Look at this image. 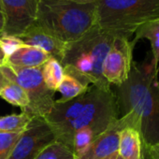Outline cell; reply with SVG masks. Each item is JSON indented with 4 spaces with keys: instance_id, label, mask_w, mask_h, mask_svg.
<instances>
[{
    "instance_id": "cell-1",
    "label": "cell",
    "mask_w": 159,
    "mask_h": 159,
    "mask_svg": "<svg viewBox=\"0 0 159 159\" xmlns=\"http://www.w3.org/2000/svg\"><path fill=\"white\" fill-rule=\"evenodd\" d=\"M119 113L125 116L129 126L137 129L144 149L159 142V81L153 63L133 62L126 81L118 86Z\"/></svg>"
},
{
    "instance_id": "cell-16",
    "label": "cell",
    "mask_w": 159,
    "mask_h": 159,
    "mask_svg": "<svg viewBox=\"0 0 159 159\" xmlns=\"http://www.w3.org/2000/svg\"><path fill=\"white\" fill-rule=\"evenodd\" d=\"M0 97L8 103L20 107L25 111L29 105V98L26 92L17 84L7 81L0 90Z\"/></svg>"
},
{
    "instance_id": "cell-21",
    "label": "cell",
    "mask_w": 159,
    "mask_h": 159,
    "mask_svg": "<svg viewBox=\"0 0 159 159\" xmlns=\"http://www.w3.org/2000/svg\"><path fill=\"white\" fill-rule=\"evenodd\" d=\"M22 133L0 132V159L10 158Z\"/></svg>"
},
{
    "instance_id": "cell-5",
    "label": "cell",
    "mask_w": 159,
    "mask_h": 159,
    "mask_svg": "<svg viewBox=\"0 0 159 159\" xmlns=\"http://www.w3.org/2000/svg\"><path fill=\"white\" fill-rule=\"evenodd\" d=\"M86 101L78 118L71 124L66 145L73 151L75 131L84 127L90 128L97 138L106 131L119 117L116 95L111 89H103L91 85L88 87Z\"/></svg>"
},
{
    "instance_id": "cell-22",
    "label": "cell",
    "mask_w": 159,
    "mask_h": 159,
    "mask_svg": "<svg viewBox=\"0 0 159 159\" xmlns=\"http://www.w3.org/2000/svg\"><path fill=\"white\" fill-rule=\"evenodd\" d=\"M24 45L25 44L18 37L0 34V46L5 52L7 59L10 55H11L15 51H17Z\"/></svg>"
},
{
    "instance_id": "cell-3",
    "label": "cell",
    "mask_w": 159,
    "mask_h": 159,
    "mask_svg": "<svg viewBox=\"0 0 159 159\" xmlns=\"http://www.w3.org/2000/svg\"><path fill=\"white\" fill-rule=\"evenodd\" d=\"M36 24L65 43L76 41L96 25V2L38 0Z\"/></svg>"
},
{
    "instance_id": "cell-13",
    "label": "cell",
    "mask_w": 159,
    "mask_h": 159,
    "mask_svg": "<svg viewBox=\"0 0 159 159\" xmlns=\"http://www.w3.org/2000/svg\"><path fill=\"white\" fill-rule=\"evenodd\" d=\"M118 155L122 159H143L144 146L139 131L133 127H125L119 135Z\"/></svg>"
},
{
    "instance_id": "cell-9",
    "label": "cell",
    "mask_w": 159,
    "mask_h": 159,
    "mask_svg": "<svg viewBox=\"0 0 159 159\" xmlns=\"http://www.w3.org/2000/svg\"><path fill=\"white\" fill-rule=\"evenodd\" d=\"M4 26L1 34L19 37L36 23L38 0H1Z\"/></svg>"
},
{
    "instance_id": "cell-26",
    "label": "cell",
    "mask_w": 159,
    "mask_h": 159,
    "mask_svg": "<svg viewBox=\"0 0 159 159\" xmlns=\"http://www.w3.org/2000/svg\"><path fill=\"white\" fill-rule=\"evenodd\" d=\"M7 83V80L6 78L4 77V75L2 74L1 70H0V90H1V88L4 86V84Z\"/></svg>"
},
{
    "instance_id": "cell-2",
    "label": "cell",
    "mask_w": 159,
    "mask_h": 159,
    "mask_svg": "<svg viewBox=\"0 0 159 159\" xmlns=\"http://www.w3.org/2000/svg\"><path fill=\"white\" fill-rule=\"evenodd\" d=\"M114 39L96 25L81 39L66 43L60 62L65 73L87 85L110 89L111 85L102 75V66Z\"/></svg>"
},
{
    "instance_id": "cell-29",
    "label": "cell",
    "mask_w": 159,
    "mask_h": 159,
    "mask_svg": "<svg viewBox=\"0 0 159 159\" xmlns=\"http://www.w3.org/2000/svg\"><path fill=\"white\" fill-rule=\"evenodd\" d=\"M116 159H122L119 155H117V157H116ZM143 159H146V157H145V152H144V157H143Z\"/></svg>"
},
{
    "instance_id": "cell-4",
    "label": "cell",
    "mask_w": 159,
    "mask_h": 159,
    "mask_svg": "<svg viewBox=\"0 0 159 159\" xmlns=\"http://www.w3.org/2000/svg\"><path fill=\"white\" fill-rule=\"evenodd\" d=\"M159 19V0H97L96 25L114 38L130 39L147 23Z\"/></svg>"
},
{
    "instance_id": "cell-24",
    "label": "cell",
    "mask_w": 159,
    "mask_h": 159,
    "mask_svg": "<svg viewBox=\"0 0 159 159\" xmlns=\"http://www.w3.org/2000/svg\"><path fill=\"white\" fill-rule=\"evenodd\" d=\"M7 64V56L3 52L1 46H0V66H2Z\"/></svg>"
},
{
    "instance_id": "cell-18",
    "label": "cell",
    "mask_w": 159,
    "mask_h": 159,
    "mask_svg": "<svg viewBox=\"0 0 159 159\" xmlns=\"http://www.w3.org/2000/svg\"><path fill=\"white\" fill-rule=\"evenodd\" d=\"M33 118L22 111L20 114H11L0 117V132L21 133L32 122Z\"/></svg>"
},
{
    "instance_id": "cell-19",
    "label": "cell",
    "mask_w": 159,
    "mask_h": 159,
    "mask_svg": "<svg viewBox=\"0 0 159 159\" xmlns=\"http://www.w3.org/2000/svg\"><path fill=\"white\" fill-rule=\"evenodd\" d=\"M95 139L94 132L88 127L75 131L73 136V152L76 159L81 158L87 152Z\"/></svg>"
},
{
    "instance_id": "cell-20",
    "label": "cell",
    "mask_w": 159,
    "mask_h": 159,
    "mask_svg": "<svg viewBox=\"0 0 159 159\" xmlns=\"http://www.w3.org/2000/svg\"><path fill=\"white\" fill-rule=\"evenodd\" d=\"M35 159H76L74 152L66 144L54 141L44 148Z\"/></svg>"
},
{
    "instance_id": "cell-10",
    "label": "cell",
    "mask_w": 159,
    "mask_h": 159,
    "mask_svg": "<svg viewBox=\"0 0 159 159\" xmlns=\"http://www.w3.org/2000/svg\"><path fill=\"white\" fill-rule=\"evenodd\" d=\"M125 127H129L128 121L125 116H121L94 139L87 152L79 159H105L117 153L119 135L121 130Z\"/></svg>"
},
{
    "instance_id": "cell-8",
    "label": "cell",
    "mask_w": 159,
    "mask_h": 159,
    "mask_svg": "<svg viewBox=\"0 0 159 159\" xmlns=\"http://www.w3.org/2000/svg\"><path fill=\"white\" fill-rule=\"evenodd\" d=\"M56 137L45 119L34 118L21 134L9 159H35Z\"/></svg>"
},
{
    "instance_id": "cell-28",
    "label": "cell",
    "mask_w": 159,
    "mask_h": 159,
    "mask_svg": "<svg viewBox=\"0 0 159 159\" xmlns=\"http://www.w3.org/2000/svg\"><path fill=\"white\" fill-rule=\"evenodd\" d=\"M117 155H118V152L117 153H114V154H112V155H111V156H109V157H107L105 159H116Z\"/></svg>"
},
{
    "instance_id": "cell-12",
    "label": "cell",
    "mask_w": 159,
    "mask_h": 159,
    "mask_svg": "<svg viewBox=\"0 0 159 159\" xmlns=\"http://www.w3.org/2000/svg\"><path fill=\"white\" fill-rule=\"evenodd\" d=\"M50 57L47 52L39 48L24 45L8 57L7 64L20 68L40 67Z\"/></svg>"
},
{
    "instance_id": "cell-17",
    "label": "cell",
    "mask_w": 159,
    "mask_h": 159,
    "mask_svg": "<svg viewBox=\"0 0 159 159\" xmlns=\"http://www.w3.org/2000/svg\"><path fill=\"white\" fill-rule=\"evenodd\" d=\"M90 85H87L81 81H79L75 77L65 73L62 82L57 89L61 94V98L59 101H66L73 99L84 94Z\"/></svg>"
},
{
    "instance_id": "cell-30",
    "label": "cell",
    "mask_w": 159,
    "mask_h": 159,
    "mask_svg": "<svg viewBox=\"0 0 159 159\" xmlns=\"http://www.w3.org/2000/svg\"><path fill=\"white\" fill-rule=\"evenodd\" d=\"M0 12L2 13V5H1V0H0Z\"/></svg>"
},
{
    "instance_id": "cell-14",
    "label": "cell",
    "mask_w": 159,
    "mask_h": 159,
    "mask_svg": "<svg viewBox=\"0 0 159 159\" xmlns=\"http://www.w3.org/2000/svg\"><path fill=\"white\" fill-rule=\"evenodd\" d=\"M134 41L137 43L139 39H148L151 43L152 53V63L155 74L158 75L159 72V19L152 21L145 24L135 33Z\"/></svg>"
},
{
    "instance_id": "cell-25",
    "label": "cell",
    "mask_w": 159,
    "mask_h": 159,
    "mask_svg": "<svg viewBox=\"0 0 159 159\" xmlns=\"http://www.w3.org/2000/svg\"><path fill=\"white\" fill-rule=\"evenodd\" d=\"M67 1L80 3V4H87V3H95L97 0H67Z\"/></svg>"
},
{
    "instance_id": "cell-15",
    "label": "cell",
    "mask_w": 159,
    "mask_h": 159,
    "mask_svg": "<svg viewBox=\"0 0 159 159\" xmlns=\"http://www.w3.org/2000/svg\"><path fill=\"white\" fill-rule=\"evenodd\" d=\"M41 69L43 82L47 88L53 92L57 91L65 75V70L61 63L57 59L50 57L41 66Z\"/></svg>"
},
{
    "instance_id": "cell-23",
    "label": "cell",
    "mask_w": 159,
    "mask_h": 159,
    "mask_svg": "<svg viewBox=\"0 0 159 159\" xmlns=\"http://www.w3.org/2000/svg\"><path fill=\"white\" fill-rule=\"evenodd\" d=\"M144 152L150 159H159V142L148 149H144Z\"/></svg>"
},
{
    "instance_id": "cell-11",
    "label": "cell",
    "mask_w": 159,
    "mask_h": 159,
    "mask_svg": "<svg viewBox=\"0 0 159 159\" xmlns=\"http://www.w3.org/2000/svg\"><path fill=\"white\" fill-rule=\"evenodd\" d=\"M18 38L25 45L39 48L47 52L51 57L61 62L66 43L56 39L39 26L36 23Z\"/></svg>"
},
{
    "instance_id": "cell-6",
    "label": "cell",
    "mask_w": 159,
    "mask_h": 159,
    "mask_svg": "<svg viewBox=\"0 0 159 159\" xmlns=\"http://www.w3.org/2000/svg\"><path fill=\"white\" fill-rule=\"evenodd\" d=\"M7 81L20 85L29 98L28 107L24 112L34 118L45 119L54 104L55 92L47 88L43 82L42 69L40 67L20 68L6 64L0 66Z\"/></svg>"
},
{
    "instance_id": "cell-7",
    "label": "cell",
    "mask_w": 159,
    "mask_h": 159,
    "mask_svg": "<svg viewBox=\"0 0 159 159\" xmlns=\"http://www.w3.org/2000/svg\"><path fill=\"white\" fill-rule=\"evenodd\" d=\"M135 44L134 40L127 39H114L102 66V75L110 85L118 87L126 81L133 63Z\"/></svg>"
},
{
    "instance_id": "cell-27",
    "label": "cell",
    "mask_w": 159,
    "mask_h": 159,
    "mask_svg": "<svg viewBox=\"0 0 159 159\" xmlns=\"http://www.w3.org/2000/svg\"><path fill=\"white\" fill-rule=\"evenodd\" d=\"M3 26H4V16L0 12V34L3 31Z\"/></svg>"
}]
</instances>
